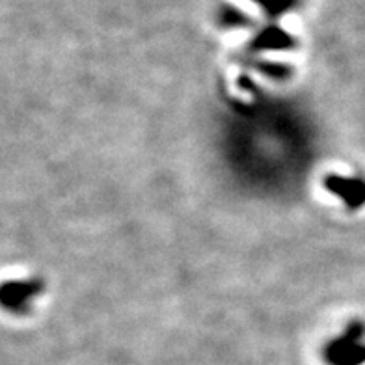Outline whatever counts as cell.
Here are the masks:
<instances>
[{
    "mask_svg": "<svg viewBox=\"0 0 365 365\" xmlns=\"http://www.w3.org/2000/svg\"><path fill=\"white\" fill-rule=\"evenodd\" d=\"M263 6L264 10L272 11V14H278V11H284L287 6H291L293 0H255Z\"/></svg>",
    "mask_w": 365,
    "mask_h": 365,
    "instance_id": "6da1fadb",
    "label": "cell"
}]
</instances>
